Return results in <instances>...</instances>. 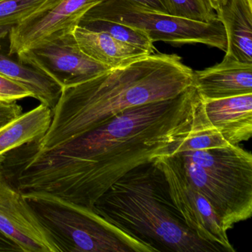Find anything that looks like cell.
Masks as SVG:
<instances>
[{"mask_svg":"<svg viewBox=\"0 0 252 252\" xmlns=\"http://www.w3.org/2000/svg\"><path fill=\"white\" fill-rule=\"evenodd\" d=\"M202 123L201 98L192 85L175 98L126 109L51 150L14 149L5 155L3 170L21 193H48L92 208L131 169L175 154Z\"/></svg>","mask_w":252,"mask_h":252,"instance_id":"obj_1","label":"cell"},{"mask_svg":"<svg viewBox=\"0 0 252 252\" xmlns=\"http://www.w3.org/2000/svg\"><path fill=\"white\" fill-rule=\"evenodd\" d=\"M193 70L176 54H152L64 88L43 137L29 143L49 150L105 124L126 109L175 98L193 85Z\"/></svg>","mask_w":252,"mask_h":252,"instance_id":"obj_2","label":"cell"},{"mask_svg":"<svg viewBox=\"0 0 252 252\" xmlns=\"http://www.w3.org/2000/svg\"><path fill=\"white\" fill-rule=\"evenodd\" d=\"M92 209L155 252H222L189 229L172 202L164 175L153 160L126 172Z\"/></svg>","mask_w":252,"mask_h":252,"instance_id":"obj_3","label":"cell"},{"mask_svg":"<svg viewBox=\"0 0 252 252\" xmlns=\"http://www.w3.org/2000/svg\"><path fill=\"white\" fill-rule=\"evenodd\" d=\"M23 194L60 252H155L92 208L41 191Z\"/></svg>","mask_w":252,"mask_h":252,"instance_id":"obj_4","label":"cell"},{"mask_svg":"<svg viewBox=\"0 0 252 252\" xmlns=\"http://www.w3.org/2000/svg\"><path fill=\"white\" fill-rule=\"evenodd\" d=\"M82 19L110 20L126 25L144 32L153 43L202 44L226 51L225 29L218 19L209 23L194 21L141 9L126 0H105L90 10Z\"/></svg>","mask_w":252,"mask_h":252,"instance_id":"obj_5","label":"cell"},{"mask_svg":"<svg viewBox=\"0 0 252 252\" xmlns=\"http://www.w3.org/2000/svg\"><path fill=\"white\" fill-rule=\"evenodd\" d=\"M153 162L164 175L172 202L189 229L222 252H235L220 220L206 197L190 184L178 156H160Z\"/></svg>","mask_w":252,"mask_h":252,"instance_id":"obj_6","label":"cell"},{"mask_svg":"<svg viewBox=\"0 0 252 252\" xmlns=\"http://www.w3.org/2000/svg\"><path fill=\"white\" fill-rule=\"evenodd\" d=\"M16 57L20 63L51 78L63 90L86 82L109 70L81 51L73 32L24 50Z\"/></svg>","mask_w":252,"mask_h":252,"instance_id":"obj_7","label":"cell"},{"mask_svg":"<svg viewBox=\"0 0 252 252\" xmlns=\"http://www.w3.org/2000/svg\"><path fill=\"white\" fill-rule=\"evenodd\" d=\"M104 1L46 0L37 11L11 28L8 54L16 56L24 50L73 32L86 13Z\"/></svg>","mask_w":252,"mask_h":252,"instance_id":"obj_8","label":"cell"},{"mask_svg":"<svg viewBox=\"0 0 252 252\" xmlns=\"http://www.w3.org/2000/svg\"><path fill=\"white\" fill-rule=\"evenodd\" d=\"M4 159L5 155L0 156V231L17 243L23 252H60L23 193L5 178Z\"/></svg>","mask_w":252,"mask_h":252,"instance_id":"obj_9","label":"cell"},{"mask_svg":"<svg viewBox=\"0 0 252 252\" xmlns=\"http://www.w3.org/2000/svg\"><path fill=\"white\" fill-rule=\"evenodd\" d=\"M176 155L190 184L209 202L226 231L251 218L252 188L215 176Z\"/></svg>","mask_w":252,"mask_h":252,"instance_id":"obj_10","label":"cell"},{"mask_svg":"<svg viewBox=\"0 0 252 252\" xmlns=\"http://www.w3.org/2000/svg\"><path fill=\"white\" fill-rule=\"evenodd\" d=\"M201 113L205 125L231 145L252 137V94L219 99L201 98Z\"/></svg>","mask_w":252,"mask_h":252,"instance_id":"obj_11","label":"cell"},{"mask_svg":"<svg viewBox=\"0 0 252 252\" xmlns=\"http://www.w3.org/2000/svg\"><path fill=\"white\" fill-rule=\"evenodd\" d=\"M193 85L202 99L252 94V64L225 56L221 63L193 72Z\"/></svg>","mask_w":252,"mask_h":252,"instance_id":"obj_12","label":"cell"},{"mask_svg":"<svg viewBox=\"0 0 252 252\" xmlns=\"http://www.w3.org/2000/svg\"><path fill=\"white\" fill-rule=\"evenodd\" d=\"M209 173L252 188V156L237 145L176 153Z\"/></svg>","mask_w":252,"mask_h":252,"instance_id":"obj_13","label":"cell"},{"mask_svg":"<svg viewBox=\"0 0 252 252\" xmlns=\"http://www.w3.org/2000/svg\"><path fill=\"white\" fill-rule=\"evenodd\" d=\"M216 14L226 36L225 56L252 64V0H228Z\"/></svg>","mask_w":252,"mask_h":252,"instance_id":"obj_14","label":"cell"},{"mask_svg":"<svg viewBox=\"0 0 252 252\" xmlns=\"http://www.w3.org/2000/svg\"><path fill=\"white\" fill-rule=\"evenodd\" d=\"M73 34L84 54L108 69L121 67L150 54L120 42L105 32L77 26L73 29Z\"/></svg>","mask_w":252,"mask_h":252,"instance_id":"obj_15","label":"cell"},{"mask_svg":"<svg viewBox=\"0 0 252 252\" xmlns=\"http://www.w3.org/2000/svg\"><path fill=\"white\" fill-rule=\"evenodd\" d=\"M52 120V110L45 104L22 113L0 127V156L44 136Z\"/></svg>","mask_w":252,"mask_h":252,"instance_id":"obj_16","label":"cell"},{"mask_svg":"<svg viewBox=\"0 0 252 252\" xmlns=\"http://www.w3.org/2000/svg\"><path fill=\"white\" fill-rule=\"evenodd\" d=\"M0 73L28 88L40 104L52 110L58 102L63 88L42 72L23 64L17 57L2 52L0 45Z\"/></svg>","mask_w":252,"mask_h":252,"instance_id":"obj_17","label":"cell"},{"mask_svg":"<svg viewBox=\"0 0 252 252\" xmlns=\"http://www.w3.org/2000/svg\"><path fill=\"white\" fill-rule=\"evenodd\" d=\"M79 26L90 30L105 32L117 40L144 50L149 54L156 52L153 42L146 33L126 25L110 20L82 19Z\"/></svg>","mask_w":252,"mask_h":252,"instance_id":"obj_18","label":"cell"},{"mask_svg":"<svg viewBox=\"0 0 252 252\" xmlns=\"http://www.w3.org/2000/svg\"><path fill=\"white\" fill-rule=\"evenodd\" d=\"M170 15L194 21L209 23L217 20L209 0H165Z\"/></svg>","mask_w":252,"mask_h":252,"instance_id":"obj_19","label":"cell"},{"mask_svg":"<svg viewBox=\"0 0 252 252\" xmlns=\"http://www.w3.org/2000/svg\"><path fill=\"white\" fill-rule=\"evenodd\" d=\"M46 0H0V27H14L37 11Z\"/></svg>","mask_w":252,"mask_h":252,"instance_id":"obj_20","label":"cell"},{"mask_svg":"<svg viewBox=\"0 0 252 252\" xmlns=\"http://www.w3.org/2000/svg\"><path fill=\"white\" fill-rule=\"evenodd\" d=\"M230 145L215 129L206 126L204 122L177 146L176 153L185 151L219 148Z\"/></svg>","mask_w":252,"mask_h":252,"instance_id":"obj_21","label":"cell"},{"mask_svg":"<svg viewBox=\"0 0 252 252\" xmlns=\"http://www.w3.org/2000/svg\"><path fill=\"white\" fill-rule=\"evenodd\" d=\"M33 94L20 82L0 73V103L17 102Z\"/></svg>","mask_w":252,"mask_h":252,"instance_id":"obj_22","label":"cell"},{"mask_svg":"<svg viewBox=\"0 0 252 252\" xmlns=\"http://www.w3.org/2000/svg\"><path fill=\"white\" fill-rule=\"evenodd\" d=\"M23 113V107L17 102L0 103V127Z\"/></svg>","mask_w":252,"mask_h":252,"instance_id":"obj_23","label":"cell"},{"mask_svg":"<svg viewBox=\"0 0 252 252\" xmlns=\"http://www.w3.org/2000/svg\"><path fill=\"white\" fill-rule=\"evenodd\" d=\"M126 1L134 6L141 9L163 13V14H169L165 0H126Z\"/></svg>","mask_w":252,"mask_h":252,"instance_id":"obj_24","label":"cell"},{"mask_svg":"<svg viewBox=\"0 0 252 252\" xmlns=\"http://www.w3.org/2000/svg\"><path fill=\"white\" fill-rule=\"evenodd\" d=\"M23 252L21 248L7 237L2 231H0V252Z\"/></svg>","mask_w":252,"mask_h":252,"instance_id":"obj_25","label":"cell"},{"mask_svg":"<svg viewBox=\"0 0 252 252\" xmlns=\"http://www.w3.org/2000/svg\"><path fill=\"white\" fill-rule=\"evenodd\" d=\"M209 1L215 12H218L228 2V0H209Z\"/></svg>","mask_w":252,"mask_h":252,"instance_id":"obj_26","label":"cell"}]
</instances>
